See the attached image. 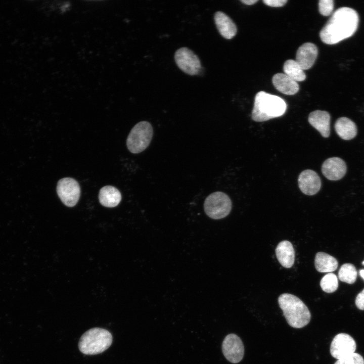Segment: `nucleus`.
I'll list each match as a JSON object with an SVG mask.
<instances>
[{"label": "nucleus", "mask_w": 364, "mask_h": 364, "mask_svg": "<svg viewBox=\"0 0 364 364\" xmlns=\"http://www.w3.org/2000/svg\"><path fill=\"white\" fill-rule=\"evenodd\" d=\"M358 22V15L354 10L348 7L339 8L321 30L320 38L325 43H337L352 36Z\"/></svg>", "instance_id": "f257e3e1"}, {"label": "nucleus", "mask_w": 364, "mask_h": 364, "mask_svg": "<svg viewBox=\"0 0 364 364\" xmlns=\"http://www.w3.org/2000/svg\"><path fill=\"white\" fill-rule=\"evenodd\" d=\"M287 109V104L281 97L261 91L255 97L252 119L262 122L282 116Z\"/></svg>", "instance_id": "f03ea898"}, {"label": "nucleus", "mask_w": 364, "mask_h": 364, "mask_svg": "<svg viewBox=\"0 0 364 364\" xmlns=\"http://www.w3.org/2000/svg\"><path fill=\"white\" fill-rule=\"evenodd\" d=\"M278 303L291 327L301 328L309 323L311 319L310 311L297 296L289 293L282 294L278 298Z\"/></svg>", "instance_id": "7ed1b4c3"}, {"label": "nucleus", "mask_w": 364, "mask_h": 364, "mask_svg": "<svg viewBox=\"0 0 364 364\" xmlns=\"http://www.w3.org/2000/svg\"><path fill=\"white\" fill-rule=\"evenodd\" d=\"M112 343V336L109 331L101 328H94L81 336L78 347L83 354L95 355L105 351Z\"/></svg>", "instance_id": "20e7f679"}, {"label": "nucleus", "mask_w": 364, "mask_h": 364, "mask_svg": "<svg viewBox=\"0 0 364 364\" xmlns=\"http://www.w3.org/2000/svg\"><path fill=\"white\" fill-rule=\"evenodd\" d=\"M153 135L151 124L148 121H140L130 131L126 146L132 153L137 154L145 150L149 145Z\"/></svg>", "instance_id": "39448f33"}, {"label": "nucleus", "mask_w": 364, "mask_h": 364, "mask_svg": "<svg viewBox=\"0 0 364 364\" xmlns=\"http://www.w3.org/2000/svg\"><path fill=\"white\" fill-rule=\"evenodd\" d=\"M204 208L210 218L219 219L226 217L231 212L232 202L230 197L221 192L210 194L205 199Z\"/></svg>", "instance_id": "423d86ee"}, {"label": "nucleus", "mask_w": 364, "mask_h": 364, "mask_svg": "<svg viewBox=\"0 0 364 364\" xmlns=\"http://www.w3.org/2000/svg\"><path fill=\"white\" fill-rule=\"evenodd\" d=\"M56 190L61 201L68 207L75 206L79 199L80 186L73 178L64 177L60 179L57 183Z\"/></svg>", "instance_id": "0eeeda50"}, {"label": "nucleus", "mask_w": 364, "mask_h": 364, "mask_svg": "<svg viewBox=\"0 0 364 364\" xmlns=\"http://www.w3.org/2000/svg\"><path fill=\"white\" fill-rule=\"evenodd\" d=\"M174 59L177 66L186 74L197 75L201 70V65L199 58L187 48L178 49L175 53Z\"/></svg>", "instance_id": "6e6552de"}, {"label": "nucleus", "mask_w": 364, "mask_h": 364, "mask_svg": "<svg viewBox=\"0 0 364 364\" xmlns=\"http://www.w3.org/2000/svg\"><path fill=\"white\" fill-rule=\"evenodd\" d=\"M356 347V342L351 336L340 333L332 341L330 353L333 357L339 359L354 353Z\"/></svg>", "instance_id": "1a4fd4ad"}, {"label": "nucleus", "mask_w": 364, "mask_h": 364, "mask_svg": "<svg viewBox=\"0 0 364 364\" xmlns=\"http://www.w3.org/2000/svg\"><path fill=\"white\" fill-rule=\"evenodd\" d=\"M222 350L227 360L233 363L240 362L244 354V348L241 338L236 334H230L224 338Z\"/></svg>", "instance_id": "9d476101"}, {"label": "nucleus", "mask_w": 364, "mask_h": 364, "mask_svg": "<svg viewBox=\"0 0 364 364\" xmlns=\"http://www.w3.org/2000/svg\"><path fill=\"white\" fill-rule=\"evenodd\" d=\"M298 182L301 191L309 196L316 194L321 187L320 176L316 172L310 169L305 170L301 172Z\"/></svg>", "instance_id": "9b49d317"}, {"label": "nucleus", "mask_w": 364, "mask_h": 364, "mask_svg": "<svg viewBox=\"0 0 364 364\" xmlns=\"http://www.w3.org/2000/svg\"><path fill=\"white\" fill-rule=\"evenodd\" d=\"M347 166L345 162L338 157H331L325 160L322 164L323 175L331 180H337L345 174Z\"/></svg>", "instance_id": "f8f14e48"}, {"label": "nucleus", "mask_w": 364, "mask_h": 364, "mask_svg": "<svg viewBox=\"0 0 364 364\" xmlns=\"http://www.w3.org/2000/svg\"><path fill=\"white\" fill-rule=\"evenodd\" d=\"M318 54L317 47L311 42L302 44L297 50L295 61L302 69H310L314 64Z\"/></svg>", "instance_id": "ddd939ff"}, {"label": "nucleus", "mask_w": 364, "mask_h": 364, "mask_svg": "<svg viewBox=\"0 0 364 364\" xmlns=\"http://www.w3.org/2000/svg\"><path fill=\"white\" fill-rule=\"evenodd\" d=\"M330 119L328 112L315 110L309 114L308 120L323 137L328 138L330 133Z\"/></svg>", "instance_id": "4468645a"}, {"label": "nucleus", "mask_w": 364, "mask_h": 364, "mask_svg": "<svg viewBox=\"0 0 364 364\" xmlns=\"http://www.w3.org/2000/svg\"><path fill=\"white\" fill-rule=\"evenodd\" d=\"M214 18L216 27L222 37L230 39L236 35V25L227 15L218 11L215 13Z\"/></svg>", "instance_id": "2eb2a0df"}, {"label": "nucleus", "mask_w": 364, "mask_h": 364, "mask_svg": "<svg viewBox=\"0 0 364 364\" xmlns=\"http://www.w3.org/2000/svg\"><path fill=\"white\" fill-rule=\"evenodd\" d=\"M272 82L278 90L285 95H294L299 89L298 83L285 73H278L274 75Z\"/></svg>", "instance_id": "dca6fc26"}, {"label": "nucleus", "mask_w": 364, "mask_h": 364, "mask_svg": "<svg viewBox=\"0 0 364 364\" xmlns=\"http://www.w3.org/2000/svg\"><path fill=\"white\" fill-rule=\"evenodd\" d=\"M276 257L285 268H290L295 261V251L292 243L287 240L280 242L276 248Z\"/></svg>", "instance_id": "f3484780"}, {"label": "nucleus", "mask_w": 364, "mask_h": 364, "mask_svg": "<svg viewBox=\"0 0 364 364\" xmlns=\"http://www.w3.org/2000/svg\"><path fill=\"white\" fill-rule=\"evenodd\" d=\"M100 203L106 207H114L117 206L121 200L120 191L112 186H106L102 188L99 194Z\"/></svg>", "instance_id": "a211bd4d"}, {"label": "nucleus", "mask_w": 364, "mask_h": 364, "mask_svg": "<svg viewBox=\"0 0 364 364\" xmlns=\"http://www.w3.org/2000/svg\"><path fill=\"white\" fill-rule=\"evenodd\" d=\"M335 129L337 134L345 140H351L357 134V128L355 123L345 117L339 118L336 120Z\"/></svg>", "instance_id": "6ab92c4d"}, {"label": "nucleus", "mask_w": 364, "mask_h": 364, "mask_svg": "<svg viewBox=\"0 0 364 364\" xmlns=\"http://www.w3.org/2000/svg\"><path fill=\"white\" fill-rule=\"evenodd\" d=\"M316 269L320 272H329L335 271L338 267L337 259L325 252H317L314 259Z\"/></svg>", "instance_id": "aec40b11"}, {"label": "nucleus", "mask_w": 364, "mask_h": 364, "mask_svg": "<svg viewBox=\"0 0 364 364\" xmlns=\"http://www.w3.org/2000/svg\"><path fill=\"white\" fill-rule=\"evenodd\" d=\"M283 70L285 74L295 81H302L305 79L304 70L294 60H288L284 63Z\"/></svg>", "instance_id": "412c9836"}, {"label": "nucleus", "mask_w": 364, "mask_h": 364, "mask_svg": "<svg viewBox=\"0 0 364 364\" xmlns=\"http://www.w3.org/2000/svg\"><path fill=\"white\" fill-rule=\"evenodd\" d=\"M357 271L355 266L351 263L343 264L338 272L339 279L348 284L354 283L356 279Z\"/></svg>", "instance_id": "4be33fe9"}, {"label": "nucleus", "mask_w": 364, "mask_h": 364, "mask_svg": "<svg viewBox=\"0 0 364 364\" xmlns=\"http://www.w3.org/2000/svg\"><path fill=\"white\" fill-rule=\"evenodd\" d=\"M320 286L322 290L328 293L335 292L338 287L337 276L333 273H329L324 276L321 280Z\"/></svg>", "instance_id": "5701e85b"}, {"label": "nucleus", "mask_w": 364, "mask_h": 364, "mask_svg": "<svg viewBox=\"0 0 364 364\" xmlns=\"http://www.w3.org/2000/svg\"><path fill=\"white\" fill-rule=\"evenodd\" d=\"M334 364H364V359L359 354L354 352L338 359Z\"/></svg>", "instance_id": "b1692460"}, {"label": "nucleus", "mask_w": 364, "mask_h": 364, "mask_svg": "<svg viewBox=\"0 0 364 364\" xmlns=\"http://www.w3.org/2000/svg\"><path fill=\"white\" fill-rule=\"evenodd\" d=\"M333 8L334 1L333 0H320L318 2L319 12L324 16L330 15Z\"/></svg>", "instance_id": "393cba45"}, {"label": "nucleus", "mask_w": 364, "mask_h": 364, "mask_svg": "<svg viewBox=\"0 0 364 364\" xmlns=\"http://www.w3.org/2000/svg\"><path fill=\"white\" fill-rule=\"evenodd\" d=\"M288 1L287 0H263V2L268 6L281 7L284 6Z\"/></svg>", "instance_id": "a878e982"}, {"label": "nucleus", "mask_w": 364, "mask_h": 364, "mask_svg": "<svg viewBox=\"0 0 364 364\" xmlns=\"http://www.w3.org/2000/svg\"><path fill=\"white\" fill-rule=\"evenodd\" d=\"M355 302L358 309L364 310V289L357 295Z\"/></svg>", "instance_id": "bb28decb"}, {"label": "nucleus", "mask_w": 364, "mask_h": 364, "mask_svg": "<svg viewBox=\"0 0 364 364\" xmlns=\"http://www.w3.org/2000/svg\"><path fill=\"white\" fill-rule=\"evenodd\" d=\"M241 2L247 5H252L258 2V0H241Z\"/></svg>", "instance_id": "cd10ccee"}, {"label": "nucleus", "mask_w": 364, "mask_h": 364, "mask_svg": "<svg viewBox=\"0 0 364 364\" xmlns=\"http://www.w3.org/2000/svg\"><path fill=\"white\" fill-rule=\"evenodd\" d=\"M362 264L364 265V261L362 262ZM359 274L360 277L364 280V269L360 270Z\"/></svg>", "instance_id": "c85d7f7f"}]
</instances>
